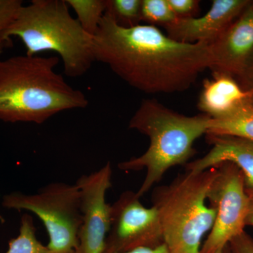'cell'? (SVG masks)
Masks as SVG:
<instances>
[{
	"label": "cell",
	"mask_w": 253,
	"mask_h": 253,
	"mask_svg": "<svg viewBox=\"0 0 253 253\" xmlns=\"http://www.w3.org/2000/svg\"><path fill=\"white\" fill-rule=\"evenodd\" d=\"M10 42L4 41V40L0 38V56L2 54L3 50H4L5 46L9 44Z\"/></svg>",
	"instance_id": "d4e9b609"
},
{
	"label": "cell",
	"mask_w": 253,
	"mask_h": 253,
	"mask_svg": "<svg viewBox=\"0 0 253 253\" xmlns=\"http://www.w3.org/2000/svg\"><path fill=\"white\" fill-rule=\"evenodd\" d=\"M36 232L33 217L28 213H24L20 221L18 236L10 239L5 253H51L46 246L38 240Z\"/></svg>",
	"instance_id": "9a60e30c"
},
{
	"label": "cell",
	"mask_w": 253,
	"mask_h": 253,
	"mask_svg": "<svg viewBox=\"0 0 253 253\" xmlns=\"http://www.w3.org/2000/svg\"><path fill=\"white\" fill-rule=\"evenodd\" d=\"M136 192L126 191L111 205V228L104 253H124L165 244L156 208L145 207Z\"/></svg>",
	"instance_id": "ba28073f"
},
{
	"label": "cell",
	"mask_w": 253,
	"mask_h": 253,
	"mask_svg": "<svg viewBox=\"0 0 253 253\" xmlns=\"http://www.w3.org/2000/svg\"><path fill=\"white\" fill-rule=\"evenodd\" d=\"M224 250H222V251H219V252H217V253H224Z\"/></svg>",
	"instance_id": "83f0119b"
},
{
	"label": "cell",
	"mask_w": 253,
	"mask_h": 253,
	"mask_svg": "<svg viewBox=\"0 0 253 253\" xmlns=\"http://www.w3.org/2000/svg\"><path fill=\"white\" fill-rule=\"evenodd\" d=\"M168 4L177 18L195 17L199 10L196 0H167Z\"/></svg>",
	"instance_id": "ffe728a7"
},
{
	"label": "cell",
	"mask_w": 253,
	"mask_h": 253,
	"mask_svg": "<svg viewBox=\"0 0 253 253\" xmlns=\"http://www.w3.org/2000/svg\"><path fill=\"white\" fill-rule=\"evenodd\" d=\"M251 8H252L253 11V6H251Z\"/></svg>",
	"instance_id": "f1b7e54d"
},
{
	"label": "cell",
	"mask_w": 253,
	"mask_h": 253,
	"mask_svg": "<svg viewBox=\"0 0 253 253\" xmlns=\"http://www.w3.org/2000/svg\"><path fill=\"white\" fill-rule=\"evenodd\" d=\"M249 2L247 0H214L204 16L177 18L165 28L168 36L176 41L211 44L248 7Z\"/></svg>",
	"instance_id": "30bf717a"
},
{
	"label": "cell",
	"mask_w": 253,
	"mask_h": 253,
	"mask_svg": "<svg viewBox=\"0 0 253 253\" xmlns=\"http://www.w3.org/2000/svg\"><path fill=\"white\" fill-rule=\"evenodd\" d=\"M0 221H1V223H4L5 221L4 217H3L1 215H0Z\"/></svg>",
	"instance_id": "4316f807"
},
{
	"label": "cell",
	"mask_w": 253,
	"mask_h": 253,
	"mask_svg": "<svg viewBox=\"0 0 253 253\" xmlns=\"http://www.w3.org/2000/svg\"><path fill=\"white\" fill-rule=\"evenodd\" d=\"M211 118L207 115L187 116L176 113L155 99L141 101L129 122V129L149 137L147 151L118 164L123 171L146 169L136 195L142 197L162 179L168 169L185 166L196 151V139L206 134Z\"/></svg>",
	"instance_id": "3957f363"
},
{
	"label": "cell",
	"mask_w": 253,
	"mask_h": 253,
	"mask_svg": "<svg viewBox=\"0 0 253 253\" xmlns=\"http://www.w3.org/2000/svg\"><path fill=\"white\" fill-rule=\"evenodd\" d=\"M23 5V1L20 0H0V38L1 39L5 32L16 19Z\"/></svg>",
	"instance_id": "d6986e66"
},
{
	"label": "cell",
	"mask_w": 253,
	"mask_h": 253,
	"mask_svg": "<svg viewBox=\"0 0 253 253\" xmlns=\"http://www.w3.org/2000/svg\"><path fill=\"white\" fill-rule=\"evenodd\" d=\"M250 206L249 213L246 217V226H253V194H249Z\"/></svg>",
	"instance_id": "cb8c5ba5"
},
{
	"label": "cell",
	"mask_w": 253,
	"mask_h": 253,
	"mask_svg": "<svg viewBox=\"0 0 253 253\" xmlns=\"http://www.w3.org/2000/svg\"><path fill=\"white\" fill-rule=\"evenodd\" d=\"M74 10L76 19L90 36L94 37L106 9V0H66Z\"/></svg>",
	"instance_id": "2e32d148"
},
{
	"label": "cell",
	"mask_w": 253,
	"mask_h": 253,
	"mask_svg": "<svg viewBox=\"0 0 253 253\" xmlns=\"http://www.w3.org/2000/svg\"><path fill=\"white\" fill-rule=\"evenodd\" d=\"M239 76L241 78L243 83L241 86L246 90L251 91L253 95V56L244 71Z\"/></svg>",
	"instance_id": "7402d4cb"
},
{
	"label": "cell",
	"mask_w": 253,
	"mask_h": 253,
	"mask_svg": "<svg viewBox=\"0 0 253 253\" xmlns=\"http://www.w3.org/2000/svg\"><path fill=\"white\" fill-rule=\"evenodd\" d=\"M206 135L212 149L204 157L188 163L186 171L201 172L221 163H233L244 174L248 194H253V141L235 136Z\"/></svg>",
	"instance_id": "7c38bea8"
},
{
	"label": "cell",
	"mask_w": 253,
	"mask_h": 253,
	"mask_svg": "<svg viewBox=\"0 0 253 253\" xmlns=\"http://www.w3.org/2000/svg\"><path fill=\"white\" fill-rule=\"evenodd\" d=\"M95 61L146 94L187 90L212 64L211 46L181 42L151 25L125 28L105 14L93 37Z\"/></svg>",
	"instance_id": "6da1fadb"
},
{
	"label": "cell",
	"mask_w": 253,
	"mask_h": 253,
	"mask_svg": "<svg viewBox=\"0 0 253 253\" xmlns=\"http://www.w3.org/2000/svg\"><path fill=\"white\" fill-rule=\"evenodd\" d=\"M141 0H106L105 14L119 26L131 28L141 21Z\"/></svg>",
	"instance_id": "e0dca14e"
},
{
	"label": "cell",
	"mask_w": 253,
	"mask_h": 253,
	"mask_svg": "<svg viewBox=\"0 0 253 253\" xmlns=\"http://www.w3.org/2000/svg\"><path fill=\"white\" fill-rule=\"evenodd\" d=\"M112 167L108 162L76 181L81 192L82 223L76 253L104 252L111 228V205L106 203V196L112 187Z\"/></svg>",
	"instance_id": "9c48e42d"
},
{
	"label": "cell",
	"mask_w": 253,
	"mask_h": 253,
	"mask_svg": "<svg viewBox=\"0 0 253 253\" xmlns=\"http://www.w3.org/2000/svg\"><path fill=\"white\" fill-rule=\"evenodd\" d=\"M224 253H231L229 248H228V245L226 246L225 249L224 250Z\"/></svg>",
	"instance_id": "484cf974"
},
{
	"label": "cell",
	"mask_w": 253,
	"mask_h": 253,
	"mask_svg": "<svg viewBox=\"0 0 253 253\" xmlns=\"http://www.w3.org/2000/svg\"><path fill=\"white\" fill-rule=\"evenodd\" d=\"M169 253V252L166 244H163L156 248H140V249L131 250L124 253Z\"/></svg>",
	"instance_id": "603a6c76"
},
{
	"label": "cell",
	"mask_w": 253,
	"mask_h": 253,
	"mask_svg": "<svg viewBox=\"0 0 253 253\" xmlns=\"http://www.w3.org/2000/svg\"><path fill=\"white\" fill-rule=\"evenodd\" d=\"M253 104V95L246 90L233 76L212 73V79L204 81L198 107L203 114L220 118L230 114L243 105Z\"/></svg>",
	"instance_id": "4fadbf2b"
},
{
	"label": "cell",
	"mask_w": 253,
	"mask_h": 253,
	"mask_svg": "<svg viewBox=\"0 0 253 253\" xmlns=\"http://www.w3.org/2000/svg\"><path fill=\"white\" fill-rule=\"evenodd\" d=\"M228 248L231 253H253V238L243 231L231 240Z\"/></svg>",
	"instance_id": "44dd1931"
},
{
	"label": "cell",
	"mask_w": 253,
	"mask_h": 253,
	"mask_svg": "<svg viewBox=\"0 0 253 253\" xmlns=\"http://www.w3.org/2000/svg\"><path fill=\"white\" fill-rule=\"evenodd\" d=\"M219 172L208 192L210 206L216 211L215 220L201 253H217L244 231L249 211L250 197L244 176L229 162L217 165Z\"/></svg>",
	"instance_id": "52a82bcc"
},
{
	"label": "cell",
	"mask_w": 253,
	"mask_h": 253,
	"mask_svg": "<svg viewBox=\"0 0 253 253\" xmlns=\"http://www.w3.org/2000/svg\"><path fill=\"white\" fill-rule=\"evenodd\" d=\"M206 134L235 136L253 141V104L243 105L220 118H211Z\"/></svg>",
	"instance_id": "5bb4252c"
},
{
	"label": "cell",
	"mask_w": 253,
	"mask_h": 253,
	"mask_svg": "<svg viewBox=\"0 0 253 253\" xmlns=\"http://www.w3.org/2000/svg\"><path fill=\"white\" fill-rule=\"evenodd\" d=\"M211 46L212 73L239 76L253 56V11L249 7Z\"/></svg>",
	"instance_id": "8fae6325"
},
{
	"label": "cell",
	"mask_w": 253,
	"mask_h": 253,
	"mask_svg": "<svg viewBox=\"0 0 253 253\" xmlns=\"http://www.w3.org/2000/svg\"><path fill=\"white\" fill-rule=\"evenodd\" d=\"M69 8L66 0H33L23 5L2 38L10 42L11 37H17L28 56L53 51L62 60L66 76L81 77L95 62L93 37L71 16Z\"/></svg>",
	"instance_id": "277c9868"
},
{
	"label": "cell",
	"mask_w": 253,
	"mask_h": 253,
	"mask_svg": "<svg viewBox=\"0 0 253 253\" xmlns=\"http://www.w3.org/2000/svg\"><path fill=\"white\" fill-rule=\"evenodd\" d=\"M218 172L217 166L201 172L186 171L168 185L155 188L151 201L169 253H201L203 237L215 220V210L206 202Z\"/></svg>",
	"instance_id": "5b68a950"
},
{
	"label": "cell",
	"mask_w": 253,
	"mask_h": 253,
	"mask_svg": "<svg viewBox=\"0 0 253 253\" xmlns=\"http://www.w3.org/2000/svg\"><path fill=\"white\" fill-rule=\"evenodd\" d=\"M141 21L151 26L161 25L164 28L177 19L167 0H141Z\"/></svg>",
	"instance_id": "ac0fdd59"
},
{
	"label": "cell",
	"mask_w": 253,
	"mask_h": 253,
	"mask_svg": "<svg viewBox=\"0 0 253 253\" xmlns=\"http://www.w3.org/2000/svg\"><path fill=\"white\" fill-rule=\"evenodd\" d=\"M58 56L0 59V120L41 125L56 114L84 109L89 101L55 71Z\"/></svg>",
	"instance_id": "7a4b0ae2"
},
{
	"label": "cell",
	"mask_w": 253,
	"mask_h": 253,
	"mask_svg": "<svg viewBox=\"0 0 253 253\" xmlns=\"http://www.w3.org/2000/svg\"><path fill=\"white\" fill-rule=\"evenodd\" d=\"M1 206L36 214L47 232L50 253H76L82 223L81 192L76 183L55 181L34 194L14 191L3 196Z\"/></svg>",
	"instance_id": "8992f818"
}]
</instances>
